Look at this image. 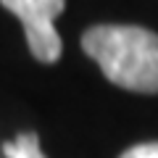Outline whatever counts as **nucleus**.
Returning a JSON list of instances; mask_svg holds the SVG:
<instances>
[{
    "mask_svg": "<svg viewBox=\"0 0 158 158\" xmlns=\"http://www.w3.org/2000/svg\"><path fill=\"white\" fill-rule=\"evenodd\" d=\"M82 48L113 85L158 92V34L129 24H100L82 34Z\"/></svg>",
    "mask_w": 158,
    "mask_h": 158,
    "instance_id": "f257e3e1",
    "label": "nucleus"
},
{
    "mask_svg": "<svg viewBox=\"0 0 158 158\" xmlns=\"http://www.w3.org/2000/svg\"><path fill=\"white\" fill-rule=\"evenodd\" d=\"M3 8L21 19L29 53L40 63H56L63 53L56 19L63 13L66 0H0Z\"/></svg>",
    "mask_w": 158,
    "mask_h": 158,
    "instance_id": "f03ea898",
    "label": "nucleus"
},
{
    "mask_svg": "<svg viewBox=\"0 0 158 158\" xmlns=\"http://www.w3.org/2000/svg\"><path fill=\"white\" fill-rule=\"evenodd\" d=\"M3 156L6 158H45V153L40 148L37 132H21L16 140L3 145Z\"/></svg>",
    "mask_w": 158,
    "mask_h": 158,
    "instance_id": "7ed1b4c3",
    "label": "nucleus"
},
{
    "mask_svg": "<svg viewBox=\"0 0 158 158\" xmlns=\"http://www.w3.org/2000/svg\"><path fill=\"white\" fill-rule=\"evenodd\" d=\"M118 158H158V142H140L124 150Z\"/></svg>",
    "mask_w": 158,
    "mask_h": 158,
    "instance_id": "20e7f679",
    "label": "nucleus"
},
{
    "mask_svg": "<svg viewBox=\"0 0 158 158\" xmlns=\"http://www.w3.org/2000/svg\"><path fill=\"white\" fill-rule=\"evenodd\" d=\"M0 153H3V145H0Z\"/></svg>",
    "mask_w": 158,
    "mask_h": 158,
    "instance_id": "39448f33",
    "label": "nucleus"
}]
</instances>
